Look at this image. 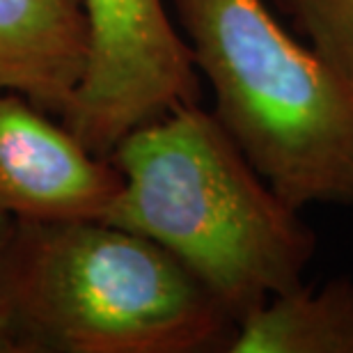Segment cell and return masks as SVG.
Returning a JSON list of instances; mask_svg holds the SVG:
<instances>
[{
    "label": "cell",
    "mask_w": 353,
    "mask_h": 353,
    "mask_svg": "<svg viewBox=\"0 0 353 353\" xmlns=\"http://www.w3.org/2000/svg\"><path fill=\"white\" fill-rule=\"evenodd\" d=\"M230 353H353V280L271 296L239 321Z\"/></svg>",
    "instance_id": "cell-7"
},
{
    "label": "cell",
    "mask_w": 353,
    "mask_h": 353,
    "mask_svg": "<svg viewBox=\"0 0 353 353\" xmlns=\"http://www.w3.org/2000/svg\"><path fill=\"white\" fill-rule=\"evenodd\" d=\"M90 23L83 0H0V92L62 119L85 76Z\"/></svg>",
    "instance_id": "cell-6"
},
{
    "label": "cell",
    "mask_w": 353,
    "mask_h": 353,
    "mask_svg": "<svg viewBox=\"0 0 353 353\" xmlns=\"http://www.w3.org/2000/svg\"><path fill=\"white\" fill-rule=\"evenodd\" d=\"M294 34L353 88V0H273Z\"/></svg>",
    "instance_id": "cell-8"
},
{
    "label": "cell",
    "mask_w": 353,
    "mask_h": 353,
    "mask_svg": "<svg viewBox=\"0 0 353 353\" xmlns=\"http://www.w3.org/2000/svg\"><path fill=\"white\" fill-rule=\"evenodd\" d=\"M119 188L108 157L21 94L0 92V209L21 221H101Z\"/></svg>",
    "instance_id": "cell-5"
},
{
    "label": "cell",
    "mask_w": 353,
    "mask_h": 353,
    "mask_svg": "<svg viewBox=\"0 0 353 353\" xmlns=\"http://www.w3.org/2000/svg\"><path fill=\"white\" fill-rule=\"evenodd\" d=\"M214 115L296 209H353V88L282 28L264 0H174Z\"/></svg>",
    "instance_id": "cell-3"
},
{
    "label": "cell",
    "mask_w": 353,
    "mask_h": 353,
    "mask_svg": "<svg viewBox=\"0 0 353 353\" xmlns=\"http://www.w3.org/2000/svg\"><path fill=\"white\" fill-rule=\"evenodd\" d=\"M12 223H14V218L7 214V211L0 209V266H3V252H5L7 239H10ZM5 351H23V344H21L17 323H14L3 282H0V353H5Z\"/></svg>",
    "instance_id": "cell-9"
},
{
    "label": "cell",
    "mask_w": 353,
    "mask_h": 353,
    "mask_svg": "<svg viewBox=\"0 0 353 353\" xmlns=\"http://www.w3.org/2000/svg\"><path fill=\"white\" fill-rule=\"evenodd\" d=\"M83 3L90 23L88 67L60 122L90 152L108 157L133 129L176 105L200 103V79L163 0Z\"/></svg>",
    "instance_id": "cell-4"
},
{
    "label": "cell",
    "mask_w": 353,
    "mask_h": 353,
    "mask_svg": "<svg viewBox=\"0 0 353 353\" xmlns=\"http://www.w3.org/2000/svg\"><path fill=\"white\" fill-rule=\"evenodd\" d=\"M122 188L101 221L170 250L239 321L303 285L316 234L211 110L176 105L108 154Z\"/></svg>",
    "instance_id": "cell-1"
},
{
    "label": "cell",
    "mask_w": 353,
    "mask_h": 353,
    "mask_svg": "<svg viewBox=\"0 0 353 353\" xmlns=\"http://www.w3.org/2000/svg\"><path fill=\"white\" fill-rule=\"evenodd\" d=\"M0 282L23 351H230L239 328L170 250L103 221L14 218Z\"/></svg>",
    "instance_id": "cell-2"
}]
</instances>
